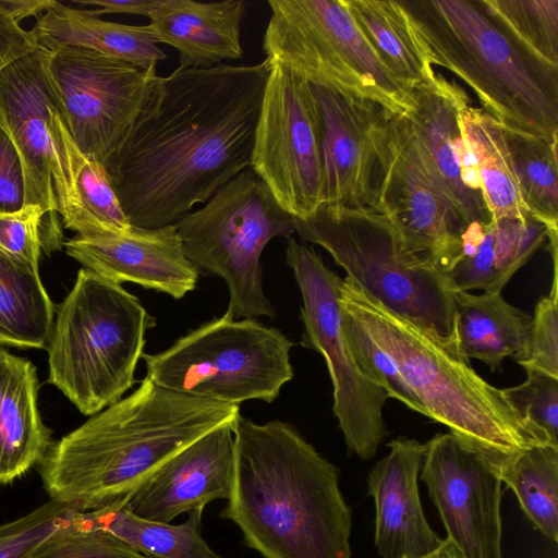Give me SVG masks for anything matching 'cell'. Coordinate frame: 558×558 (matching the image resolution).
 <instances>
[{
	"instance_id": "6da1fadb",
	"label": "cell",
	"mask_w": 558,
	"mask_h": 558,
	"mask_svg": "<svg viewBox=\"0 0 558 558\" xmlns=\"http://www.w3.org/2000/svg\"><path fill=\"white\" fill-rule=\"evenodd\" d=\"M270 68L264 59L177 68L159 76L122 141L100 162L133 227L174 225L251 166Z\"/></svg>"
},
{
	"instance_id": "7a4b0ae2",
	"label": "cell",
	"mask_w": 558,
	"mask_h": 558,
	"mask_svg": "<svg viewBox=\"0 0 558 558\" xmlns=\"http://www.w3.org/2000/svg\"><path fill=\"white\" fill-rule=\"evenodd\" d=\"M231 494L220 517L264 558H352L339 470L286 422L234 423Z\"/></svg>"
},
{
	"instance_id": "3957f363",
	"label": "cell",
	"mask_w": 558,
	"mask_h": 558,
	"mask_svg": "<svg viewBox=\"0 0 558 558\" xmlns=\"http://www.w3.org/2000/svg\"><path fill=\"white\" fill-rule=\"evenodd\" d=\"M240 415L145 377L128 397L52 442L39 462L50 500L89 511L128 499L165 460Z\"/></svg>"
},
{
	"instance_id": "277c9868",
	"label": "cell",
	"mask_w": 558,
	"mask_h": 558,
	"mask_svg": "<svg viewBox=\"0 0 558 558\" xmlns=\"http://www.w3.org/2000/svg\"><path fill=\"white\" fill-rule=\"evenodd\" d=\"M430 64L475 93L502 128L558 142V65L529 47L489 0L400 1Z\"/></svg>"
},
{
	"instance_id": "5b68a950",
	"label": "cell",
	"mask_w": 558,
	"mask_h": 558,
	"mask_svg": "<svg viewBox=\"0 0 558 558\" xmlns=\"http://www.w3.org/2000/svg\"><path fill=\"white\" fill-rule=\"evenodd\" d=\"M341 307L392 360L422 408L500 475L526 449L554 445L524 421L502 389L484 380L414 324L395 315L343 279Z\"/></svg>"
},
{
	"instance_id": "8992f818",
	"label": "cell",
	"mask_w": 558,
	"mask_h": 558,
	"mask_svg": "<svg viewBox=\"0 0 558 558\" xmlns=\"http://www.w3.org/2000/svg\"><path fill=\"white\" fill-rule=\"evenodd\" d=\"M294 229L304 243L326 250L366 296L462 357L454 319L458 290L446 271L405 247L386 215L322 204L311 215L294 218Z\"/></svg>"
},
{
	"instance_id": "52a82bcc",
	"label": "cell",
	"mask_w": 558,
	"mask_h": 558,
	"mask_svg": "<svg viewBox=\"0 0 558 558\" xmlns=\"http://www.w3.org/2000/svg\"><path fill=\"white\" fill-rule=\"evenodd\" d=\"M156 319L120 283L81 268L54 312L48 383L84 415L116 403L133 386L146 332Z\"/></svg>"
},
{
	"instance_id": "ba28073f",
	"label": "cell",
	"mask_w": 558,
	"mask_h": 558,
	"mask_svg": "<svg viewBox=\"0 0 558 558\" xmlns=\"http://www.w3.org/2000/svg\"><path fill=\"white\" fill-rule=\"evenodd\" d=\"M186 258L221 278L233 318L276 317L263 288L260 256L270 240L295 233L294 217L247 167L174 223Z\"/></svg>"
},
{
	"instance_id": "9c48e42d",
	"label": "cell",
	"mask_w": 558,
	"mask_h": 558,
	"mask_svg": "<svg viewBox=\"0 0 558 558\" xmlns=\"http://www.w3.org/2000/svg\"><path fill=\"white\" fill-rule=\"evenodd\" d=\"M293 345L276 327L225 313L142 359L146 377L163 388L239 407L278 398L294 375Z\"/></svg>"
},
{
	"instance_id": "30bf717a",
	"label": "cell",
	"mask_w": 558,
	"mask_h": 558,
	"mask_svg": "<svg viewBox=\"0 0 558 558\" xmlns=\"http://www.w3.org/2000/svg\"><path fill=\"white\" fill-rule=\"evenodd\" d=\"M286 262L302 295L301 344L325 359L333 388L332 411L348 450L363 460L372 459L387 435L383 409L389 397L364 373L344 333L343 279L312 246L292 236L287 241Z\"/></svg>"
},
{
	"instance_id": "8fae6325",
	"label": "cell",
	"mask_w": 558,
	"mask_h": 558,
	"mask_svg": "<svg viewBox=\"0 0 558 558\" xmlns=\"http://www.w3.org/2000/svg\"><path fill=\"white\" fill-rule=\"evenodd\" d=\"M372 209L391 220L409 251L444 271L461 257L469 225L434 179L404 112L387 110L381 119Z\"/></svg>"
},
{
	"instance_id": "7c38bea8",
	"label": "cell",
	"mask_w": 558,
	"mask_h": 558,
	"mask_svg": "<svg viewBox=\"0 0 558 558\" xmlns=\"http://www.w3.org/2000/svg\"><path fill=\"white\" fill-rule=\"evenodd\" d=\"M47 72L74 143L99 162L122 141L159 78L156 69L77 47L48 51Z\"/></svg>"
},
{
	"instance_id": "4fadbf2b",
	"label": "cell",
	"mask_w": 558,
	"mask_h": 558,
	"mask_svg": "<svg viewBox=\"0 0 558 558\" xmlns=\"http://www.w3.org/2000/svg\"><path fill=\"white\" fill-rule=\"evenodd\" d=\"M251 168L284 210L304 218L323 204L319 131L310 84L270 64Z\"/></svg>"
},
{
	"instance_id": "5bb4252c",
	"label": "cell",
	"mask_w": 558,
	"mask_h": 558,
	"mask_svg": "<svg viewBox=\"0 0 558 558\" xmlns=\"http://www.w3.org/2000/svg\"><path fill=\"white\" fill-rule=\"evenodd\" d=\"M421 480L447 538L462 558H502V482L490 465L451 433L426 444Z\"/></svg>"
},
{
	"instance_id": "9a60e30c",
	"label": "cell",
	"mask_w": 558,
	"mask_h": 558,
	"mask_svg": "<svg viewBox=\"0 0 558 558\" xmlns=\"http://www.w3.org/2000/svg\"><path fill=\"white\" fill-rule=\"evenodd\" d=\"M47 58L48 50L38 48L0 72V128L21 156L26 205L44 209L50 238L58 247L60 228L52 183L54 148L49 122L59 99L47 72Z\"/></svg>"
},
{
	"instance_id": "2e32d148",
	"label": "cell",
	"mask_w": 558,
	"mask_h": 558,
	"mask_svg": "<svg viewBox=\"0 0 558 558\" xmlns=\"http://www.w3.org/2000/svg\"><path fill=\"white\" fill-rule=\"evenodd\" d=\"M471 101L454 81L435 73L409 95L405 114L434 179L445 197L470 225L493 222L476 161L462 135L459 113Z\"/></svg>"
},
{
	"instance_id": "e0dca14e",
	"label": "cell",
	"mask_w": 558,
	"mask_h": 558,
	"mask_svg": "<svg viewBox=\"0 0 558 558\" xmlns=\"http://www.w3.org/2000/svg\"><path fill=\"white\" fill-rule=\"evenodd\" d=\"M310 87L319 131L323 204L372 209L376 137L389 109L355 93Z\"/></svg>"
},
{
	"instance_id": "ac0fdd59",
	"label": "cell",
	"mask_w": 558,
	"mask_h": 558,
	"mask_svg": "<svg viewBox=\"0 0 558 558\" xmlns=\"http://www.w3.org/2000/svg\"><path fill=\"white\" fill-rule=\"evenodd\" d=\"M236 421V420H235ZM234 422L223 424L158 465L128 498L136 515L170 523L178 515L230 497Z\"/></svg>"
},
{
	"instance_id": "d6986e66",
	"label": "cell",
	"mask_w": 558,
	"mask_h": 558,
	"mask_svg": "<svg viewBox=\"0 0 558 558\" xmlns=\"http://www.w3.org/2000/svg\"><path fill=\"white\" fill-rule=\"evenodd\" d=\"M66 254L84 268L117 283L132 282L181 299L193 291L199 270L186 258L174 225L132 227L128 232L97 238L74 236Z\"/></svg>"
},
{
	"instance_id": "ffe728a7",
	"label": "cell",
	"mask_w": 558,
	"mask_h": 558,
	"mask_svg": "<svg viewBox=\"0 0 558 558\" xmlns=\"http://www.w3.org/2000/svg\"><path fill=\"white\" fill-rule=\"evenodd\" d=\"M387 446L389 453L367 477L375 505L374 543L381 558H421L442 543L429 526L420 498L418 473L426 446L405 436Z\"/></svg>"
},
{
	"instance_id": "44dd1931",
	"label": "cell",
	"mask_w": 558,
	"mask_h": 558,
	"mask_svg": "<svg viewBox=\"0 0 558 558\" xmlns=\"http://www.w3.org/2000/svg\"><path fill=\"white\" fill-rule=\"evenodd\" d=\"M244 0H160L148 26L158 44L173 47L180 69H205L243 54Z\"/></svg>"
},
{
	"instance_id": "7402d4cb",
	"label": "cell",
	"mask_w": 558,
	"mask_h": 558,
	"mask_svg": "<svg viewBox=\"0 0 558 558\" xmlns=\"http://www.w3.org/2000/svg\"><path fill=\"white\" fill-rule=\"evenodd\" d=\"M548 235L533 218L472 222L462 235L461 257L447 275L458 291L501 292Z\"/></svg>"
},
{
	"instance_id": "603a6c76",
	"label": "cell",
	"mask_w": 558,
	"mask_h": 558,
	"mask_svg": "<svg viewBox=\"0 0 558 558\" xmlns=\"http://www.w3.org/2000/svg\"><path fill=\"white\" fill-rule=\"evenodd\" d=\"M35 366L0 348V485L39 463L52 444L38 407Z\"/></svg>"
},
{
	"instance_id": "cb8c5ba5",
	"label": "cell",
	"mask_w": 558,
	"mask_h": 558,
	"mask_svg": "<svg viewBox=\"0 0 558 558\" xmlns=\"http://www.w3.org/2000/svg\"><path fill=\"white\" fill-rule=\"evenodd\" d=\"M31 33L38 48L51 51L77 47L121 59L141 69H156L167 58L147 25H128L99 19L58 1L37 17Z\"/></svg>"
},
{
	"instance_id": "d4e9b609",
	"label": "cell",
	"mask_w": 558,
	"mask_h": 558,
	"mask_svg": "<svg viewBox=\"0 0 558 558\" xmlns=\"http://www.w3.org/2000/svg\"><path fill=\"white\" fill-rule=\"evenodd\" d=\"M454 319L461 356L480 360L496 371L505 357H513L522 349L532 317L509 304L501 292L457 291Z\"/></svg>"
},
{
	"instance_id": "484cf974",
	"label": "cell",
	"mask_w": 558,
	"mask_h": 558,
	"mask_svg": "<svg viewBox=\"0 0 558 558\" xmlns=\"http://www.w3.org/2000/svg\"><path fill=\"white\" fill-rule=\"evenodd\" d=\"M203 508L189 512L180 524L143 519L122 499L89 511H77L74 522L101 530L148 558H222L202 537Z\"/></svg>"
},
{
	"instance_id": "4316f807",
	"label": "cell",
	"mask_w": 558,
	"mask_h": 558,
	"mask_svg": "<svg viewBox=\"0 0 558 558\" xmlns=\"http://www.w3.org/2000/svg\"><path fill=\"white\" fill-rule=\"evenodd\" d=\"M344 3L378 58L408 95L434 77L423 43L400 1L344 0Z\"/></svg>"
},
{
	"instance_id": "83f0119b",
	"label": "cell",
	"mask_w": 558,
	"mask_h": 558,
	"mask_svg": "<svg viewBox=\"0 0 558 558\" xmlns=\"http://www.w3.org/2000/svg\"><path fill=\"white\" fill-rule=\"evenodd\" d=\"M459 122L464 141L475 158L483 196L493 221L527 219L502 126L482 108L466 102Z\"/></svg>"
},
{
	"instance_id": "f1b7e54d",
	"label": "cell",
	"mask_w": 558,
	"mask_h": 558,
	"mask_svg": "<svg viewBox=\"0 0 558 558\" xmlns=\"http://www.w3.org/2000/svg\"><path fill=\"white\" fill-rule=\"evenodd\" d=\"M54 312L38 270L0 253V344L46 349Z\"/></svg>"
},
{
	"instance_id": "f546056e",
	"label": "cell",
	"mask_w": 558,
	"mask_h": 558,
	"mask_svg": "<svg viewBox=\"0 0 558 558\" xmlns=\"http://www.w3.org/2000/svg\"><path fill=\"white\" fill-rule=\"evenodd\" d=\"M522 201L531 218L544 223L548 238H557V142L502 128Z\"/></svg>"
},
{
	"instance_id": "4dcf8cb0",
	"label": "cell",
	"mask_w": 558,
	"mask_h": 558,
	"mask_svg": "<svg viewBox=\"0 0 558 558\" xmlns=\"http://www.w3.org/2000/svg\"><path fill=\"white\" fill-rule=\"evenodd\" d=\"M500 480L515 494L534 526L558 541V446L538 445L523 451Z\"/></svg>"
},
{
	"instance_id": "1f68e13d",
	"label": "cell",
	"mask_w": 558,
	"mask_h": 558,
	"mask_svg": "<svg viewBox=\"0 0 558 558\" xmlns=\"http://www.w3.org/2000/svg\"><path fill=\"white\" fill-rule=\"evenodd\" d=\"M70 156L76 208L63 227L80 238L120 234L132 229L126 215L99 161L86 157L72 140Z\"/></svg>"
},
{
	"instance_id": "d6a6232c",
	"label": "cell",
	"mask_w": 558,
	"mask_h": 558,
	"mask_svg": "<svg viewBox=\"0 0 558 558\" xmlns=\"http://www.w3.org/2000/svg\"><path fill=\"white\" fill-rule=\"evenodd\" d=\"M529 47L558 65V0H489Z\"/></svg>"
},
{
	"instance_id": "836d02e7",
	"label": "cell",
	"mask_w": 558,
	"mask_h": 558,
	"mask_svg": "<svg viewBox=\"0 0 558 558\" xmlns=\"http://www.w3.org/2000/svg\"><path fill=\"white\" fill-rule=\"evenodd\" d=\"M551 257L554 266L549 293L542 296L535 305L527 339L512 359L524 368H533L558 377L557 251L551 252Z\"/></svg>"
},
{
	"instance_id": "e575fe53",
	"label": "cell",
	"mask_w": 558,
	"mask_h": 558,
	"mask_svg": "<svg viewBox=\"0 0 558 558\" xmlns=\"http://www.w3.org/2000/svg\"><path fill=\"white\" fill-rule=\"evenodd\" d=\"M26 558L148 557L105 531L80 526L73 518L45 537Z\"/></svg>"
},
{
	"instance_id": "d590c367",
	"label": "cell",
	"mask_w": 558,
	"mask_h": 558,
	"mask_svg": "<svg viewBox=\"0 0 558 558\" xmlns=\"http://www.w3.org/2000/svg\"><path fill=\"white\" fill-rule=\"evenodd\" d=\"M524 383L502 389L517 413L558 445V377L525 368Z\"/></svg>"
},
{
	"instance_id": "8d00e7d4",
	"label": "cell",
	"mask_w": 558,
	"mask_h": 558,
	"mask_svg": "<svg viewBox=\"0 0 558 558\" xmlns=\"http://www.w3.org/2000/svg\"><path fill=\"white\" fill-rule=\"evenodd\" d=\"M78 510L52 500L0 524V558H26L51 532L73 520Z\"/></svg>"
},
{
	"instance_id": "74e56055",
	"label": "cell",
	"mask_w": 558,
	"mask_h": 558,
	"mask_svg": "<svg viewBox=\"0 0 558 558\" xmlns=\"http://www.w3.org/2000/svg\"><path fill=\"white\" fill-rule=\"evenodd\" d=\"M44 238L52 241L46 213L39 206L26 205L17 213L0 215V253L16 263L38 270Z\"/></svg>"
},
{
	"instance_id": "f35d334b",
	"label": "cell",
	"mask_w": 558,
	"mask_h": 558,
	"mask_svg": "<svg viewBox=\"0 0 558 558\" xmlns=\"http://www.w3.org/2000/svg\"><path fill=\"white\" fill-rule=\"evenodd\" d=\"M26 205L25 173L21 156L0 128V215L22 210Z\"/></svg>"
},
{
	"instance_id": "ab89813d",
	"label": "cell",
	"mask_w": 558,
	"mask_h": 558,
	"mask_svg": "<svg viewBox=\"0 0 558 558\" xmlns=\"http://www.w3.org/2000/svg\"><path fill=\"white\" fill-rule=\"evenodd\" d=\"M38 49L31 31L0 10V72L17 59Z\"/></svg>"
},
{
	"instance_id": "60d3db41",
	"label": "cell",
	"mask_w": 558,
	"mask_h": 558,
	"mask_svg": "<svg viewBox=\"0 0 558 558\" xmlns=\"http://www.w3.org/2000/svg\"><path fill=\"white\" fill-rule=\"evenodd\" d=\"M75 2L99 7L100 9L92 10L97 16L104 13H128L149 19L160 0H75Z\"/></svg>"
},
{
	"instance_id": "b9f144b4",
	"label": "cell",
	"mask_w": 558,
	"mask_h": 558,
	"mask_svg": "<svg viewBox=\"0 0 558 558\" xmlns=\"http://www.w3.org/2000/svg\"><path fill=\"white\" fill-rule=\"evenodd\" d=\"M53 0H0V10L19 23L29 16L38 17Z\"/></svg>"
},
{
	"instance_id": "7bdbcfd3",
	"label": "cell",
	"mask_w": 558,
	"mask_h": 558,
	"mask_svg": "<svg viewBox=\"0 0 558 558\" xmlns=\"http://www.w3.org/2000/svg\"><path fill=\"white\" fill-rule=\"evenodd\" d=\"M421 558H462V556L453 544L448 538H445L435 550Z\"/></svg>"
}]
</instances>
